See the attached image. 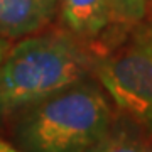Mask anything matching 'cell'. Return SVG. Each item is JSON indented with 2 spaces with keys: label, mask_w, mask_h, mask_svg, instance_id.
Returning a JSON list of instances; mask_svg holds the SVG:
<instances>
[{
  "label": "cell",
  "mask_w": 152,
  "mask_h": 152,
  "mask_svg": "<svg viewBox=\"0 0 152 152\" xmlns=\"http://www.w3.org/2000/svg\"><path fill=\"white\" fill-rule=\"evenodd\" d=\"M96 51L68 29L41 31L12 44L0 63V117H14L93 75Z\"/></svg>",
  "instance_id": "6da1fadb"
},
{
  "label": "cell",
  "mask_w": 152,
  "mask_h": 152,
  "mask_svg": "<svg viewBox=\"0 0 152 152\" xmlns=\"http://www.w3.org/2000/svg\"><path fill=\"white\" fill-rule=\"evenodd\" d=\"M112 125L107 96L86 80L19 113L14 137L24 152H86Z\"/></svg>",
  "instance_id": "7a4b0ae2"
},
{
  "label": "cell",
  "mask_w": 152,
  "mask_h": 152,
  "mask_svg": "<svg viewBox=\"0 0 152 152\" xmlns=\"http://www.w3.org/2000/svg\"><path fill=\"white\" fill-rule=\"evenodd\" d=\"M93 76L118 112L152 134V49L137 34L130 42L98 53Z\"/></svg>",
  "instance_id": "3957f363"
},
{
  "label": "cell",
  "mask_w": 152,
  "mask_h": 152,
  "mask_svg": "<svg viewBox=\"0 0 152 152\" xmlns=\"http://www.w3.org/2000/svg\"><path fill=\"white\" fill-rule=\"evenodd\" d=\"M58 9L64 29L100 53V39L115 26L108 0H58Z\"/></svg>",
  "instance_id": "277c9868"
},
{
  "label": "cell",
  "mask_w": 152,
  "mask_h": 152,
  "mask_svg": "<svg viewBox=\"0 0 152 152\" xmlns=\"http://www.w3.org/2000/svg\"><path fill=\"white\" fill-rule=\"evenodd\" d=\"M58 0H0V36L19 41L48 27Z\"/></svg>",
  "instance_id": "5b68a950"
},
{
  "label": "cell",
  "mask_w": 152,
  "mask_h": 152,
  "mask_svg": "<svg viewBox=\"0 0 152 152\" xmlns=\"http://www.w3.org/2000/svg\"><path fill=\"white\" fill-rule=\"evenodd\" d=\"M86 152H152V137L113 130L112 127Z\"/></svg>",
  "instance_id": "8992f818"
},
{
  "label": "cell",
  "mask_w": 152,
  "mask_h": 152,
  "mask_svg": "<svg viewBox=\"0 0 152 152\" xmlns=\"http://www.w3.org/2000/svg\"><path fill=\"white\" fill-rule=\"evenodd\" d=\"M113 24L118 29L137 27L147 15L149 0H108Z\"/></svg>",
  "instance_id": "52a82bcc"
},
{
  "label": "cell",
  "mask_w": 152,
  "mask_h": 152,
  "mask_svg": "<svg viewBox=\"0 0 152 152\" xmlns=\"http://www.w3.org/2000/svg\"><path fill=\"white\" fill-rule=\"evenodd\" d=\"M135 34L152 49V14H147L145 19L137 26Z\"/></svg>",
  "instance_id": "ba28073f"
},
{
  "label": "cell",
  "mask_w": 152,
  "mask_h": 152,
  "mask_svg": "<svg viewBox=\"0 0 152 152\" xmlns=\"http://www.w3.org/2000/svg\"><path fill=\"white\" fill-rule=\"evenodd\" d=\"M10 48H12V41L10 39L0 36V63L5 59V56H7V53H9V49Z\"/></svg>",
  "instance_id": "9c48e42d"
},
{
  "label": "cell",
  "mask_w": 152,
  "mask_h": 152,
  "mask_svg": "<svg viewBox=\"0 0 152 152\" xmlns=\"http://www.w3.org/2000/svg\"><path fill=\"white\" fill-rule=\"evenodd\" d=\"M0 152H24V151L20 147H15L9 144L7 140H4V139H0Z\"/></svg>",
  "instance_id": "30bf717a"
},
{
  "label": "cell",
  "mask_w": 152,
  "mask_h": 152,
  "mask_svg": "<svg viewBox=\"0 0 152 152\" xmlns=\"http://www.w3.org/2000/svg\"><path fill=\"white\" fill-rule=\"evenodd\" d=\"M147 14H152V0H149V10H147Z\"/></svg>",
  "instance_id": "8fae6325"
}]
</instances>
